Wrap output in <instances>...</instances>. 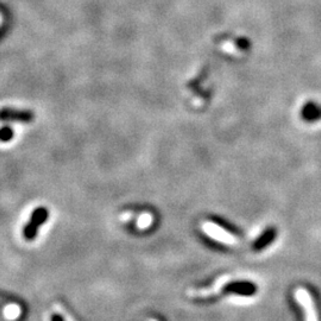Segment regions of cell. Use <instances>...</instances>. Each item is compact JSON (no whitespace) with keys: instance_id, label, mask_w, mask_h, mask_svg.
<instances>
[{"instance_id":"cell-1","label":"cell","mask_w":321,"mask_h":321,"mask_svg":"<svg viewBox=\"0 0 321 321\" xmlns=\"http://www.w3.org/2000/svg\"><path fill=\"white\" fill-rule=\"evenodd\" d=\"M48 215V209L46 207H38L34 211L33 214H31V218L27 226L24 227L23 230V236L27 240H33L35 237H36L38 227L42 226L44 222L47 221Z\"/></svg>"},{"instance_id":"cell-2","label":"cell","mask_w":321,"mask_h":321,"mask_svg":"<svg viewBox=\"0 0 321 321\" xmlns=\"http://www.w3.org/2000/svg\"><path fill=\"white\" fill-rule=\"evenodd\" d=\"M34 120V113L29 110H15L4 107L0 110V122H18L31 123Z\"/></svg>"},{"instance_id":"cell-3","label":"cell","mask_w":321,"mask_h":321,"mask_svg":"<svg viewBox=\"0 0 321 321\" xmlns=\"http://www.w3.org/2000/svg\"><path fill=\"white\" fill-rule=\"evenodd\" d=\"M222 290L227 294H236L240 296H252L257 293V285L247 281L231 282L222 287Z\"/></svg>"},{"instance_id":"cell-4","label":"cell","mask_w":321,"mask_h":321,"mask_svg":"<svg viewBox=\"0 0 321 321\" xmlns=\"http://www.w3.org/2000/svg\"><path fill=\"white\" fill-rule=\"evenodd\" d=\"M296 300L303 306L304 312H306V321H317L315 307H314L313 300L310 295L307 293L304 289H297L295 293Z\"/></svg>"},{"instance_id":"cell-5","label":"cell","mask_w":321,"mask_h":321,"mask_svg":"<svg viewBox=\"0 0 321 321\" xmlns=\"http://www.w3.org/2000/svg\"><path fill=\"white\" fill-rule=\"evenodd\" d=\"M276 237H277V230L275 227H269L263 232L260 236L257 238L255 243H253V250L255 251H263L265 247L271 245L274 243Z\"/></svg>"},{"instance_id":"cell-6","label":"cell","mask_w":321,"mask_h":321,"mask_svg":"<svg viewBox=\"0 0 321 321\" xmlns=\"http://www.w3.org/2000/svg\"><path fill=\"white\" fill-rule=\"evenodd\" d=\"M301 116L306 122H316V120L321 119V106L314 101H308L301 111Z\"/></svg>"},{"instance_id":"cell-7","label":"cell","mask_w":321,"mask_h":321,"mask_svg":"<svg viewBox=\"0 0 321 321\" xmlns=\"http://www.w3.org/2000/svg\"><path fill=\"white\" fill-rule=\"evenodd\" d=\"M21 313H22L21 307H19L18 304H15V303L8 304V306L3 309V316H4V319L8 320V321L17 320L19 315H21Z\"/></svg>"},{"instance_id":"cell-8","label":"cell","mask_w":321,"mask_h":321,"mask_svg":"<svg viewBox=\"0 0 321 321\" xmlns=\"http://www.w3.org/2000/svg\"><path fill=\"white\" fill-rule=\"evenodd\" d=\"M14 138V130H12L10 126H3L0 129V141L2 142H10Z\"/></svg>"},{"instance_id":"cell-9","label":"cell","mask_w":321,"mask_h":321,"mask_svg":"<svg viewBox=\"0 0 321 321\" xmlns=\"http://www.w3.org/2000/svg\"><path fill=\"white\" fill-rule=\"evenodd\" d=\"M54 309L56 310V313L59 314L60 316H61V319L62 321H74V319H73V317L69 315L68 313L66 312L65 309H63V308L61 306H59V304H55V307H54Z\"/></svg>"}]
</instances>
